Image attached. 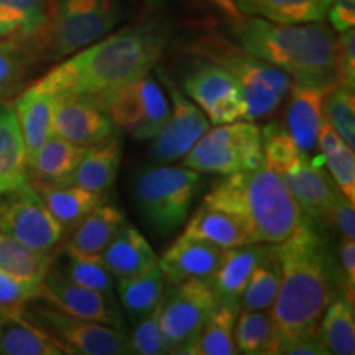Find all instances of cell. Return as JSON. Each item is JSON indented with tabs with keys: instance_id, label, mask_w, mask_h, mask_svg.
<instances>
[{
	"instance_id": "cell-9",
	"label": "cell",
	"mask_w": 355,
	"mask_h": 355,
	"mask_svg": "<svg viewBox=\"0 0 355 355\" xmlns=\"http://www.w3.org/2000/svg\"><path fill=\"white\" fill-rule=\"evenodd\" d=\"M91 101L135 140L155 139L170 115V101L150 73Z\"/></svg>"
},
{
	"instance_id": "cell-37",
	"label": "cell",
	"mask_w": 355,
	"mask_h": 355,
	"mask_svg": "<svg viewBox=\"0 0 355 355\" xmlns=\"http://www.w3.org/2000/svg\"><path fill=\"white\" fill-rule=\"evenodd\" d=\"M51 266L50 254H40L0 230V272L30 283H43Z\"/></svg>"
},
{
	"instance_id": "cell-8",
	"label": "cell",
	"mask_w": 355,
	"mask_h": 355,
	"mask_svg": "<svg viewBox=\"0 0 355 355\" xmlns=\"http://www.w3.org/2000/svg\"><path fill=\"white\" fill-rule=\"evenodd\" d=\"M263 163L261 130L254 121H235L209 127L181 158V165L199 173L227 176Z\"/></svg>"
},
{
	"instance_id": "cell-12",
	"label": "cell",
	"mask_w": 355,
	"mask_h": 355,
	"mask_svg": "<svg viewBox=\"0 0 355 355\" xmlns=\"http://www.w3.org/2000/svg\"><path fill=\"white\" fill-rule=\"evenodd\" d=\"M0 202V230L40 254H51L64 230L44 206L32 184L6 194Z\"/></svg>"
},
{
	"instance_id": "cell-27",
	"label": "cell",
	"mask_w": 355,
	"mask_h": 355,
	"mask_svg": "<svg viewBox=\"0 0 355 355\" xmlns=\"http://www.w3.org/2000/svg\"><path fill=\"white\" fill-rule=\"evenodd\" d=\"M35 189L40 193L44 206L48 207L55 220L63 227L64 234L68 230H74L89 212L105 202V194L94 193L76 184L38 186Z\"/></svg>"
},
{
	"instance_id": "cell-4",
	"label": "cell",
	"mask_w": 355,
	"mask_h": 355,
	"mask_svg": "<svg viewBox=\"0 0 355 355\" xmlns=\"http://www.w3.org/2000/svg\"><path fill=\"white\" fill-rule=\"evenodd\" d=\"M202 204L241 220L252 243L286 241L304 220L283 178L265 162L222 178Z\"/></svg>"
},
{
	"instance_id": "cell-29",
	"label": "cell",
	"mask_w": 355,
	"mask_h": 355,
	"mask_svg": "<svg viewBox=\"0 0 355 355\" xmlns=\"http://www.w3.org/2000/svg\"><path fill=\"white\" fill-rule=\"evenodd\" d=\"M241 304L219 301L198 336L178 354L191 355H235L234 329Z\"/></svg>"
},
{
	"instance_id": "cell-24",
	"label": "cell",
	"mask_w": 355,
	"mask_h": 355,
	"mask_svg": "<svg viewBox=\"0 0 355 355\" xmlns=\"http://www.w3.org/2000/svg\"><path fill=\"white\" fill-rule=\"evenodd\" d=\"M268 243H247L224 250L220 263L207 282L214 288L219 301L241 304V296L252 270L263 257Z\"/></svg>"
},
{
	"instance_id": "cell-41",
	"label": "cell",
	"mask_w": 355,
	"mask_h": 355,
	"mask_svg": "<svg viewBox=\"0 0 355 355\" xmlns=\"http://www.w3.org/2000/svg\"><path fill=\"white\" fill-rule=\"evenodd\" d=\"M324 119L350 148L355 146V96L347 87L337 86L324 101Z\"/></svg>"
},
{
	"instance_id": "cell-11",
	"label": "cell",
	"mask_w": 355,
	"mask_h": 355,
	"mask_svg": "<svg viewBox=\"0 0 355 355\" xmlns=\"http://www.w3.org/2000/svg\"><path fill=\"white\" fill-rule=\"evenodd\" d=\"M24 316L51 334L64 345L68 354L81 355H122L130 354L128 337L123 331L105 324L87 321L55 308H38L35 314Z\"/></svg>"
},
{
	"instance_id": "cell-42",
	"label": "cell",
	"mask_w": 355,
	"mask_h": 355,
	"mask_svg": "<svg viewBox=\"0 0 355 355\" xmlns=\"http://www.w3.org/2000/svg\"><path fill=\"white\" fill-rule=\"evenodd\" d=\"M261 148H263V162L277 173L304 153L298 148L286 128L278 127L277 123L261 132Z\"/></svg>"
},
{
	"instance_id": "cell-51",
	"label": "cell",
	"mask_w": 355,
	"mask_h": 355,
	"mask_svg": "<svg viewBox=\"0 0 355 355\" xmlns=\"http://www.w3.org/2000/svg\"><path fill=\"white\" fill-rule=\"evenodd\" d=\"M146 3H150V6H157V3H162L163 0H145Z\"/></svg>"
},
{
	"instance_id": "cell-14",
	"label": "cell",
	"mask_w": 355,
	"mask_h": 355,
	"mask_svg": "<svg viewBox=\"0 0 355 355\" xmlns=\"http://www.w3.org/2000/svg\"><path fill=\"white\" fill-rule=\"evenodd\" d=\"M183 89L212 125L245 121L247 107L241 91L234 78L220 66L204 60L184 78Z\"/></svg>"
},
{
	"instance_id": "cell-25",
	"label": "cell",
	"mask_w": 355,
	"mask_h": 355,
	"mask_svg": "<svg viewBox=\"0 0 355 355\" xmlns=\"http://www.w3.org/2000/svg\"><path fill=\"white\" fill-rule=\"evenodd\" d=\"M28 183L26 155L12 104L0 102V196Z\"/></svg>"
},
{
	"instance_id": "cell-45",
	"label": "cell",
	"mask_w": 355,
	"mask_h": 355,
	"mask_svg": "<svg viewBox=\"0 0 355 355\" xmlns=\"http://www.w3.org/2000/svg\"><path fill=\"white\" fill-rule=\"evenodd\" d=\"M336 71L339 86L355 89V32L345 30L337 37L336 43Z\"/></svg>"
},
{
	"instance_id": "cell-16",
	"label": "cell",
	"mask_w": 355,
	"mask_h": 355,
	"mask_svg": "<svg viewBox=\"0 0 355 355\" xmlns=\"http://www.w3.org/2000/svg\"><path fill=\"white\" fill-rule=\"evenodd\" d=\"M114 123L94 101L78 96L55 97L53 132L81 146L104 144L114 135Z\"/></svg>"
},
{
	"instance_id": "cell-2",
	"label": "cell",
	"mask_w": 355,
	"mask_h": 355,
	"mask_svg": "<svg viewBox=\"0 0 355 355\" xmlns=\"http://www.w3.org/2000/svg\"><path fill=\"white\" fill-rule=\"evenodd\" d=\"M282 279L270 309L275 327L273 355L288 344L319 337L324 311L336 296V261L329 245L304 219L286 241L275 243Z\"/></svg>"
},
{
	"instance_id": "cell-10",
	"label": "cell",
	"mask_w": 355,
	"mask_h": 355,
	"mask_svg": "<svg viewBox=\"0 0 355 355\" xmlns=\"http://www.w3.org/2000/svg\"><path fill=\"white\" fill-rule=\"evenodd\" d=\"M219 304V296L207 278H191L173 285L162 298L159 327L168 352L178 354L189 344L212 311Z\"/></svg>"
},
{
	"instance_id": "cell-1",
	"label": "cell",
	"mask_w": 355,
	"mask_h": 355,
	"mask_svg": "<svg viewBox=\"0 0 355 355\" xmlns=\"http://www.w3.org/2000/svg\"><path fill=\"white\" fill-rule=\"evenodd\" d=\"M166 43L165 25L155 20L135 21L63 58L32 87L55 97L96 99L152 73L165 53Z\"/></svg>"
},
{
	"instance_id": "cell-39",
	"label": "cell",
	"mask_w": 355,
	"mask_h": 355,
	"mask_svg": "<svg viewBox=\"0 0 355 355\" xmlns=\"http://www.w3.org/2000/svg\"><path fill=\"white\" fill-rule=\"evenodd\" d=\"M237 354L273 355L275 327L270 311L241 309L234 329Z\"/></svg>"
},
{
	"instance_id": "cell-21",
	"label": "cell",
	"mask_w": 355,
	"mask_h": 355,
	"mask_svg": "<svg viewBox=\"0 0 355 355\" xmlns=\"http://www.w3.org/2000/svg\"><path fill=\"white\" fill-rule=\"evenodd\" d=\"M224 10L275 24H309L327 17L331 0H216Z\"/></svg>"
},
{
	"instance_id": "cell-13",
	"label": "cell",
	"mask_w": 355,
	"mask_h": 355,
	"mask_svg": "<svg viewBox=\"0 0 355 355\" xmlns=\"http://www.w3.org/2000/svg\"><path fill=\"white\" fill-rule=\"evenodd\" d=\"M162 81L170 97V115L165 125L153 139L152 158L158 163H173L181 159L209 130L211 122L206 114L178 89L170 78L162 74Z\"/></svg>"
},
{
	"instance_id": "cell-22",
	"label": "cell",
	"mask_w": 355,
	"mask_h": 355,
	"mask_svg": "<svg viewBox=\"0 0 355 355\" xmlns=\"http://www.w3.org/2000/svg\"><path fill=\"white\" fill-rule=\"evenodd\" d=\"M12 109L19 123L25 155L28 159L44 141L55 135L53 132L55 96L37 91L30 86L17 96V99L12 102Z\"/></svg>"
},
{
	"instance_id": "cell-7",
	"label": "cell",
	"mask_w": 355,
	"mask_h": 355,
	"mask_svg": "<svg viewBox=\"0 0 355 355\" xmlns=\"http://www.w3.org/2000/svg\"><path fill=\"white\" fill-rule=\"evenodd\" d=\"M201 173L186 166L148 168L137 178L135 198L145 219L162 234H171L188 219Z\"/></svg>"
},
{
	"instance_id": "cell-50",
	"label": "cell",
	"mask_w": 355,
	"mask_h": 355,
	"mask_svg": "<svg viewBox=\"0 0 355 355\" xmlns=\"http://www.w3.org/2000/svg\"><path fill=\"white\" fill-rule=\"evenodd\" d=\"M7 318H10V314H8L7 311H3L2 308H0V327H2V324H3V321H6Z\"/></svg>"
},
{
	"instance_id": "cell-17",
	"label": "cell",
	"mask_w": 355,
	"mask_h": 355,
	"mask_svg": "<svg viewBox=\"0 0 355 355\" xmlns=\"http://www.w3.org/2000/svg\"><path fill=\"white\" fill-rule=\"evenodd\" d=\"M298 202L304 219L309 222H327V216L339 189L308 153H301L295 162L278 173Z\"/></svg>"
},
{
	"instance_id": "cell-48",
	"label": "cell",
	"mask_w": 355,
	"mask_h": 355,
	"mask_svg": "<svg viewBox=\"0 0 355 355\" xmlns=\"http://www.w3.org/2000/svg\"><path fill=\"white\" fill-rule=\"evenodd\" d=\"M332 28L343 33L355 25V0H331L327 10Z\"/></svg>"
},
{
	"instance_id": "cell-40",
	"label": "cell",
	"mask_w": 355,
	"mask_h": 355,
	"mask_svg": "<svg viewBox=\"0 0 355 355\" xmlns=\"http://www.w3.org/2000/svg\"><path fill=\"white\" fill-rule=\"evenodd\" d=\"M63 259L64 263L58 270L64 277L73 279L78 285L112 296L114 275L110 273L101 254H86V252L66 245Z\"/></svg>"
},
{
	"instance_id": "cell-26",
	"label": "cell",
	"mask_w": 355,
	"mask_h": 355,
	"mask_svg": "<svg viewBox=\"0 0 355 355\" xmlns=\"http://www.w3.org/2000/svg\"><path fill=\"white\" fill-rule=\"evenodd\" d=\"M21 311L7 318L0 327V355H68L63 344L26 319Z\"/></svg>"
},
{
	"instance_id": "cell-34",
	"label": "cell",
	"mask_w": 355,
	"mask_h": 355,
	"mask_svg": "<svg viewBox=\"0 0 355 355\" xmlns=\"http://www.w3.org/2000/svg\"><path fill=\"white\" fill-rule=\"evenodd\" d=\"M46 10L48 0H0V40L17 38L35 44Z\"/></svg>"
},
{
	"instance_id": "cell-43",
	"label": "cell",
	"mask_w": 355,
	"mask_h": 355,
	"mask_svg": "<svg viewBox=\"0 0 355 355\" xmlns=\"http://www.w3.org/2000/svg\"><path fill=\"white\" fill-rule=\"evenodd\" d=\"M159 313H162V300L144 319L135 322V329H133L132 336L128 337L130 354H168L165 339L162 336V327H159Z\"/></svg>"
},
{
	"instance_id": "cell-31",
	"label": "cell",
	"mask_w": 355,
	"mask_h": 355,
	"mask_svg": "<svg viewBox=\"0 0 355 355\" xmlns=\"http://www.w3.org/2000/svg\"><path fill=\"white\" fill-rule=\"evenodd\" d=\"M123 224V212L112 204L102 202L74 227L68 245L86 254H102Z\"/></svg>"
},
{
	"instance_id": "cell-30",
	"label": "cell",
	"mask_w": 355,
	"mask_h": 355,
	"mask_svg": "<svg viewBox=\"0 0 355 355\" xmlns=\"http://www.w3.org/2000/svg\"><path fill=\"white\" fill-rule=\"evenodd\" d=\"M181 235L201 239L224 250L252 243L241 220L235 219L229 212L209 207L206 204H202L196 214L191 217Z\"/></svg>"
},
{
	"instance_id": "cell-23",
	"label": "cell",
	"mask_w": 355,
	"mask_h": 355,
	"mask_svg": "<svg viewBox=\"0 0 355 355\" xmlns=\"http://www.w3.org/2000/svg\"><path fill=\"white\" fill-rule=\"evenodd\" d=\"M101 255L115 279L135 277L158 265V257L152 245L127 220Z\"/></svg>"
},
{
	"instance_id": "cell-35",
	"label": "cell",
	"mask_w": 355,
	"mask_h": 355,
	"mask_svg": "<svg viewBox=\"0 0 355 355\" xmlns=\"http://www.w3.org/2000/svg\"><path fill=\"white\" fill-rule=\"evenodd\" d=\"M319 337L329 354H355L354 303H350L344 295H336L324 311Z\"/></svg>"
},
{
	"instance_id": "cell-32",
	"label": "cell",
	"mask_w": 355,
	"mask_h": 355,
	"mask_svg": "<svg viewBox=\"0 0 355 355\" xmlns=\"http://www.w3.org/2000/svg\"><path fill=\"white\" fill-rule=\"evenodd\" d=\"M165 277L157 266L144 273L117 279V293L121 303L132 322H139L163 298Z\"/></svg>"
},
{
	"instance_id": "cell-28",
	"label": "cell",
	"mask_w": 355,
	"mask_h": 355,
	"mask_svg": "<svg viewBox=\"0 0 355 355\" xmlns=\"http://www.w3.org/2000/svg\"><path fill=\"white\" fill-rule=\"evenodd\" d=\"M122 159V144L117 137L104 144L89 146L69 184L81 186L84 189L107 194L117 178Z\"/></svg>"
},
{
	"instance_id": "cell-6",
	"label": "cell",
	"mask_w": 355,
	"mask_h": 355,
	"mask_svg": "<svg viewBox=\"0 0 355 355\" xmlns=\"http://www.w3.org/2000/svg\"><path fill=\"white\" fill-rule=\"evenodd\" d=\"M117 0H48L46 21L35 46L46 61H60L112 32L121 21Z\"/></svg>"
},
{
	"instance_id": "cell-36",
	"label": "cell",
	"mask_w": 355,
	"mask_h": 355,
	"mask_svg": "<svg viewBox=\"0 0 355 355\" xmlns=\"http://www.w3.org/2000/svg\"><path fill=\"white\" fill-rule=\"evenodd\" d=\"M279 279H282V268L275 250V243H268L263 257L250 277L241 296V309L270 311L278 295Z\"/></svg>"
},
{
	"instance_id": "cell-38",
	"label": "cell",
	"mask_w": 355,
	"mask_h": 355,
	"mask_svg": "<svg viewBox=\"0 0 355 355\" xmlns=\"http://www.w3.org/2000/svg\"><path fill=\"white\" fill-rule=\"evenodd\" d=\"M37 46L25 40H0V102L15 94L38 60Z\"/></svg>"
},
{
	"instance_id": "cell-15",
	"label": "cell",
	"mask_w": 355,
	"mask_h": 355,
	"mask_svg": "<svg viewBox=\"0 0 355 355\" xmlns=\"http://www.w3.org/2000/svg\"><path fill=\"white\" fill-rule=\"evenodd\" d=\"M40 298L73 316L96 321L123 331L122 314L112 296L78 285L58 268L48 270Z\"/></svg>"
},
{
	"instance_id": "cell-3",
	"label": "cell",
	"mask_w": 355,
	"mask_h": 355,
	"mask_svg": "<svg viewBox=\"0 0 355 355\" xmlns=\"http://www.w3.org/2000/svg\"><path fill=\"white\" fill-rule=\"evenodd\" d=\"M232 42L286 73L293 81L339 86L336 71L337 37L321 21L275 24L230 10Z\"/></svg>"
},
{
	"instance_id": "cell-44",
	"label": "cell",
	"mask_w": 355,
	"mask_h": 355,
	"mask_svg": "<svg viewBox=\"0 0 355 355\" xmlns=\"http://www.w3.org/2000/svg\"><path fill=\"white\" fill-rule=\"evenodd\" d=\"M43 283L21 282L0 272V308L10 316L20 313L26 303L42 295Z\"/></svg>"
},
{
	"instance_id": "cell-19",
	"label": "cell",
	"mask_w": 355,
	"mask_h": 355,
	"mask_svg": "<svg viewBox=\"0 0 355 355\" xmlns=\"http://www.w3.org/2000/svg\"><path fill=\"white\" fill-rule=\"evenodd\" d=\"M224 248L201 239L180 235L176 242L158 259L165 282L176 285L191 278H207L220 263Z\"/></svg>"
},
{
	"instance_id": "cell-33",
	"label": "cell",
	"mask_w": 355,
	"mask_h": 355,
	"mask_svg": "<svg viewBox=\"0 0 355 355\" xmlns=\"http://www.w3.org/2000/svg\"><path fill=\"white\" fill-rule=\"evenodd\" d=\"M318 146L332 181L340 194L355 204V155L354 148L337 135L334 128L324 119L319 128Z\"/></svg>"
},
{
	"instance_id": "cell-49",
	"label": "cell",
	"mask_w": 355,
	"mask_h": 355,
	"mask_svg": "<svg viewBox=\"0 0 355 355\" xmlns=\"http://www.w3.org/2000/svg\"><path fill=\"white\" fill-rule=\"evenodd\" d=\"M279 354L285 355H327V349L324 347L321 337H313V339H301L288 344L282 349Z\"/></svg>"
},
{
	"instance_id": "cell-46",
	"label": "cell",
	"mask_w": 355,
	"mask_h": 355,
	"mask_svg": "<svg viewBox=\"0 0 355 355\" xmlns=\"http://www.w3.org/2000/svg\"><path fill=\"white\" fill-rule=\"evenodd\" d=\"M339 261L336 265L337 286L350 303H354L355 295V242L352 239L340 237L339 250H337Z\"/></svg>"
},
{
	"instance_id": "cell-18",
	"label": "cell",
	"mask_w": 355,
	"mask_h": 355,
	"mask_svg": "<svg viewBox=\"0 0 355 355\" xmlns=\"http://www.w3.org/2000/svg\"><path fill=\"white\" fill-rule=\"evenodd\" d=\"M337 86L293 81L286 109V130L301 152L309 153L318 146V135L324 121V101Z\"/></svg>"
},
{
	"instance_id": "cell-47",
	"label": "cell",
	"mask_w": 355,
	"mask_h": 355,
	"mask_svg": "<svg viewBox=\"0 0 355 355\" xmlns=\"http://www.w3.org/2000/svg\"><path fill=\"white\" fill-rule=\"evenodd\" d=\"M327 222L339 230L340 237L355 241V204L343 196L340 191L337 193L336 201L332 202Z\"/></svg>"
},
{
	"instance_id": "cell-20",
	"label": "cell",
	"mask_w": 355,
	"mask_h": 355,
	"mask_svg": "<svg viewBox=\"0 0 355 355\" xmlns=\"http://www.w3.org/2000/svg\"><path fill=\"white\" fill-rule=\"evenodd\" d=\"M89 146H81L51 135L32 157L26 159V178L28 183L38 186L69 184L79 162L86 155Z\"/></svg>"
},
{
	"instance_id": "cell-5",
	"label": "cell",
	"mask_w": 355,
	"mask_h": 355,
	"mask_svg": "<svg viewBox=\"0 0 355 355\" xmlns=\"http://www.w3.org/2000/svg\"><path fill=\"white\" fill-rule=\"evenodd\" d=\"M194 51L234 78L245 102V121H257L275 112L290 94L293 79L286 73L242 50L234 42L206 37L194 44Z\"/></svg>"
}]
</instances>
